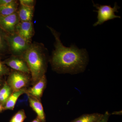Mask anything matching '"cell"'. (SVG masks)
Instances as JSON below:
<instances>
[{"label":"cell","instance_id":"6da1fadb","mask_svg":"<svg viewBox=\"0 0 122 122\" xmlns=\"http://www.w3.org/2000/svg\"><path fill=\"white\" fill-rule=\"evenodd\" d=\"M48 27L55 39V50L49 59L53 70L59 73L71 74L83 72L88 61L86 50L79 49L74 45L66 47L61 41L60 34L51 27Z\"/></svg>","mask_w":122,"mask_h":122},{"label":"cell","instance_id":"7a4b0ae2","mask_svg":"<svg viewBox=\"0 0 122 122\" xmlns=\"http://www.w3.org/2000/svg\"><path fill=\"white\" fill-rule=\"evenodd\" d=\"M21 56L28 66L31 84L33 85L45 75L50 59L48 50L42 43L32 42Z\"/></svg>","mask_w":122,"mask_h":122},{"label":"cell","instance_id":"3957f363","mask_svg":"<svg viewBox=\"0 0 122 122\" xmlns=\"http://www.w3.org/2000/svg\"><path fill=\"white\" fill-rule=\"evenodd\" d=\"M7 40L9 52L13 56H22L32 43L25 40L16 32L7 34Z\"/></svg>","mask_w":122,"mask_h":122},{"label":"cell","instance_id":"277c9868","mask_svg":"<svg viewBox=\"0 0 122 122\" xmlns=\"http://www.w3.org/2000/svg\"><path fill=\"white\" fill-rule=\"evenodd\" d=\"M6 82L13 92L27 88L31 82L30 74L11 69Z\"/></svg>","mask_w":122,"mask_h":122},{"label":"cell","instance_id":"5b68a950","mask_svg":"<svg viewBox=\"0 0 122 122\" xmlns=\"http://www.w3.org/2000/svg\"><path fill=\"white\" fill-rule=\"evenodd\" d=\"M93 5L97 10L94 11L98 13V20L93 25L94 26H96L98 25H101L104 22L109 20H112L115 18H120V16L115 15V12H118V10L120 8L115 3L113 8L110 5H101L98 4H95L94 2Z\"/></svg>","mask_w":122,"mask_h":122},{"label":"cell","instance_id":"8992f818","mask_svg":"<svg viewBox=\"0 0 122 122\" xmlns=\"http://www.w3.org/2000/svg\"><path fill=\"white\" fill-rule=\"evenodd\" d=\"M20 21L17 12L7 16L0 15V27L8 34L16 32Z\"/></svg>","mask_w":122,"mask_h":122},{"label":"cell","instance_id":"52a82bcc","mask_svg":"<svg viewBox=\"0 0 122 122\" xmlns=\"http://www.w3.org/2000/svg\"><path fill=\"white\" fill-rule=\"evenodd\" d=\"M3 62L11 69L30 75L27 63L21 56L11 55Z\"/></svg>","mask_w":122,"mask_h":122},{"label":"cell","instance_id":"ba28073f","mask_svg":"<svg viewBox=\"0 0 122 122\" xmlns=\"http://www.w3.org/2000/svg\"><path fill=\"white\" fill-rule=\"evenodd\" d=\"M16 33L25 40L32 42L35 33L34 25L32 22L20 21L16 29Z\"/></svg>","mask_w":122,"mask_h":122},{"label":"cell","instance_id":"9c48e42d","mask_svg":"<svg viewBox=\"0 0 122 122\" xmlns=\"http://www.w3.org/2000/svg\"><path fill=\"white\" fill-rule=\"evenodd\" d=\"M46 84L47 79L45 75L32 87L28 89L26 94L41 100Z\"/></svg>","mask_w":122,"mask_h":122},{"label":"cell","instance_id":"30bf717a","mask_svg":"<svg viewBox=\"0 0 122 122\" xmlns=\"http://www.w3.org/2000/svg\"><path fill=\"white\" fill-rule=\"evenodd\" d=\"M30 106L37 115V117L44 122H46V115L41 100L27 94Z\"/></svg>","mask_w":122,"mask_h":122},{"label":"cell","instance_id":"8fae6325","mask_svg":"<svg viewBox=\"0 0 122 122\" xmlns=\"http://www.w3.org/2000/svg\"><path fill=\"white\" fill-rule=\"evenodd\" d=\"M34 8L26 7L20 5L17 11L20 21L32 22L34 14Z\"/></svg>","mask_w":122,"mask_h":122},{"label":"cell","instance_id":"7c38bea8","mask_svg":"<svg viewBox=\"0 0 122 122\" xmlns=\"http://www.w3.org/2000/svg\"><path fill=\"white\" fill-rule=\"evenodd\" d=\"M27 88H24L17 91L13 92L5 105V110H13L19 98L22 95L27 94Z\"/></svg>","mask_w":122,"mask_h":122},{"label":"cell","instance_id":"4fadbf2b","mask_svg":"<svg viewBox=\"0 0 122 122\" xmlns=\"http://www.w3.org/2000/svg\"><path fill=\"white\" fill-rule=\"evenodd\" d=\"M20 5L18 1L13 0L8 4L0 6V15L7 16L17 12Z\"/></svg>","mask_w":122,"mask_h":122},{"label":"cell","instance_id":"5bb4252c","mask_svg":"<svg viewBox=\"0 0 122 122\" xmlns=\"http://www.w3.org/2000/svg\"><path fill=\"white\" fill-rule=\"evenodd\" d=\"M103 116V114L98 113L84 114L70 122H99Z\"/></svg>","mask_w":122,"mask_h":122},{"label":"cell","instance_id":"9a60e30c","mask_svg":"<svg viewBox=\"0 0 122 122\" xmlns=\"http://www.w3.org/2000/svg\"><path fill=\"white\" fill-rule=\"evenodd\" d=\"M13 92V91L6 81H5L3 86L0 89V102L4 107L7 100Z\"/></svg>","mask_w":122,"mask_h":122},{"label":"cell","instance_id":"2e32d148","mask_svg":"<svg viewBox=\"0 0 122 122\" xmlns=\"http://www.w3.org/2000/svg\"><path fill=\"white\" fill-rule=\"evenodd\" d=\"M7 36V33L0 27V55L9 53Z\"/></svg>","mask_w":122,"mask_h":122},{"label":"cell","instance_id":"e0dca14e","mask_svg":"<svg viewBox=\"0 0 122 122\" xmlns=\"http://www.w3.org/2000/svg\"><path fill=\"white\" fill-rule=\"evenodd\" d=\"M26 118L25 111L21 109L18 111L12 117L10 122H23Z\"/></svg>","mask_w":122,"mask_h":122},{"label":"cell","instance_id":"ac0fdd59","mask_svg":"<svg viewBox=\"0 0 122 122\" xmlns=\"http://www.w3.org/2000/svg\"><path fill=\"white\" fill-rule=\"evenodd\" d=\"M10 70V68L4 64L0 57V78H3L4 76L8 75Z\"/></svg>","mask_w":122,"mask_h":122},{"label":"cell","instance_id":"d6986e66","mask_svg":"<svg viewBox=\"0 0 122 122\" xmlns=\"http://www.w3.org/2000/svg\"><path fill=\"white\" fill-rule=\"evenodd\" d=\"M19 3L20 5L26 7L34 8L36 1L35 0H20L19 1Z\"/></svg>","mask_w":122,"mask_h":122},{"label":"cell","instance_id":"ffe728a7","mask_svg":"<svg viewBox=\"0 0 122 122\" xmlns=\"http://www.w3.org/2000/svg\"><path fill=\"white\" fill-rule=\"evenodd\" d=\"M110 114L108 111H106L103 114L102 118L99 122H108Z\"/></svg>","mask_w":122,"mask_h":122},{"label":"cell","instance_id":"44dd1931","mask_svg":"<svg viewBox=\"0 0 122 122\" xmlns=\"http://www.w3.org/2000/svg\"><path fill=\"white\" fill-rule=\"evenodd\" d=\"M12 1L13 0H0V6L8 4Z\"/></svg>","mask_w":122,"mask_h":122},{"label":"cell","instance_id":"7402d4cb","mask_svg":"<svg viewBox=\"0 0 122 122\" xmlns=\"http://www.w3.org/2000/svg\"><path fill=\"white\" fill-rule=\"evenodd\" d=\"M5 81L3 78H0V89L4 85Z\"/></svg>","mask_w":122,"mask_h":122},{"label":"cell","instance_id":"603a6c76","mask_svg":"<svg viewBox=\"0 0 122 122\" xmlns=\"http://www.w3.org/2000/svg\"><path fill=\"white\" fill-rule=\"evenodd\" d=\"M5 110L4 107L0 102V113H1L2 112Z\"/></svg>","mask_w":122,"mask_h":122},{"label":"cell","instance_id":"cb8c5ba5","mask_svg":"<svg viewBox=\"0 0 122 122\" xmlns=\"http://www.w3.org/2000/svg\"><path fill=\"white\" fill-rule=\"evenodd\" d=\"M31 122H44L42 121L39 118L37 117L36 118L33 120Z\"/></svg>","mask_w":122,"mask_h":122}]
</instances>
